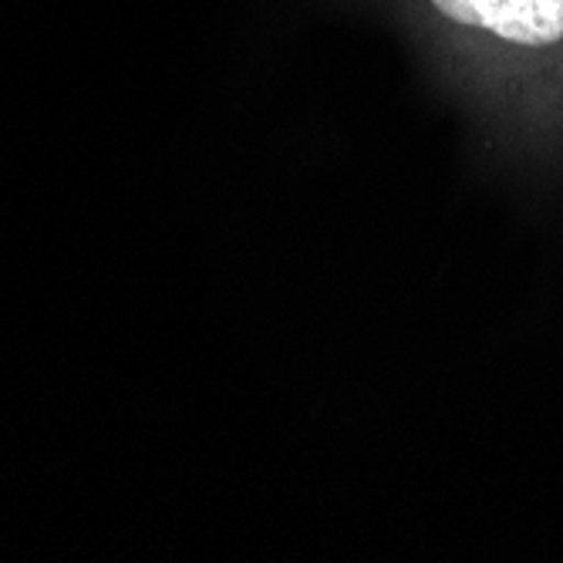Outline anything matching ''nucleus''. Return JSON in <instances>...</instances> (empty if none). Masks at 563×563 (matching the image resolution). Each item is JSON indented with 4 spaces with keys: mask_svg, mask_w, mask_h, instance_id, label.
Returning <instances> with one entry per match:
<instances>
[{
    "mask_svg": "<svg viewBox=\"0 0 563 563\" xmlns=\"http://www.w3.org/2000/svg\"><path fill=\"white\" fill-rule=\"evenodd\" d=\"M455 24L483 27L514 44L563 41V0H432Z\"/></svg>",
    "mask_w": 563,
    "mask_h": 563,
    "instance_id": "obj_1",
    "label": "nucleus"
}]
</instances>
